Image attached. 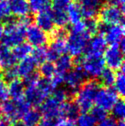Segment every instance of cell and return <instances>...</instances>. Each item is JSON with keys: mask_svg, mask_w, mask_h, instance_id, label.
Instances as JSON below:
<instances>
[{"mask_svg": "<svg viewBox=\"0 0 125 126\" xmlns=\"http://www.w3.org/2000/svg\"><path fill=\"white\" fill-rule=\"evenodd\" d=\"M30 11L37 13L43 10L50 8L52 0H28Z\"/></svg>", "mask_w": 125, "mask_h": 126, "instance_id": "obj_32", "label": "cell"}, {"mask_svg": "<svg viewBox=\"0 0 125 126\" xmlns=\"http://www.w3.org/2000/svg\"><path fill=\"white\" fill-rule=\"evenodd\" d=\"M25 39L27 40V43L33 47H45L49 41V36L47 33H45L35 24H30L27 27Z\"/></svg>", "mask_w": 125, "mask_h": 126, "instance_id": "obj_12", "label": "cell"}, {"mask_svg": "<svg viewBox=\"0 0 125 126\" xmlns=\"http://www.w3.org/2000/svg\"><path fill=\"white\" fill-rule=\"evenodd\" d=\"M57 125V119L55 118H41L39 126H56Z\"/></svg>", "mask_w": 125, "mask_h": 126, "instance_id": "obj_42", "label": "cell"}, {"mask_svg": "<svg viewBox=\"0 0 125 126\" xmlns=\"http://www.w3.org/2000/svg\"><path fill=\"white\" fill-rule=\"evenodd\" d=\"M116 126H125L124 119H123V120H118V122H117V125H116Z\"/></svg>", "mask_w": 125, "mask_h": 126, "instance_id": "obj_49", "label": "cell"}, {"mask_svg": "<svg viewBox=\"0 0 125 126\" xmlns=\"http://www.w3.org/2000/svg\"><path fill=\"white\" fill-rule=\"evenodd\" d=\"M0 126H10L9 125V122H7L6 120L0 118Z\"/></svg>", "mask_w": 125, "mask_h": 126, "instance_id": "obj_48", "label": "cell"}, {"mask_svg": "<svg viewBox=\"0 0 125 126\" xmlns=\"http://www.w3.org/2000/svg\"><path fill=\"white\" fill-rule=\"evenodd\" d=\"M11 50L15 59L17 61H20V60L30 56L32 50H33V47H31L27 42H22V43L14 47Z\"/></svg>", "mask_w": 125, "mask_h": 126, "instance_id": "obj_27", "label": "cell"}, {"mask_svg": "<svg viewBox=\"0 0 125 126\" xmlns=\"http://www.w3.org/2000/svg\"><path fill=\"white\" fill-rule=\"evenodd\" d=\"M76 58H78V60L74 61V64L81 66L87 77H90L92 79L98 78L104 69L105 68L103 56L85 55V57L83 58L79 57Z\"/></svg>", "mask_w": 125, "mask_h": 126, "instance_id": "obj_6", "label": "cell"}, {"mask_svg": "<svg viewBox=\"0 0 125 126\" xmlns=\"http://www.w3.org/2000/svg\"><path fill=\"white\" fill-rule=\"evenodd\" d=\"M11 126H25L22 121H21L20 119L19 120H15L14 122H11Z\"/></svg>", "mask_w": 125, "mask_h": 126, "instance_id": "obj_45", "label": "cell"}, {"mask_svg": "<svg viewBox=\"0 0 125 126\" xmlns=\"http://www.w3.org/2000/svg\"><path fill=\"white\" fill-rule=\"evenodd\" d=\"M107 1L112 2V3H117V4L121 5V6H124L125 0H107Z\"/></svg>", "mask_w": 125, "mask_h": 126, "instance_id": "obj_46", "label": "cell"}, {"mask_svg": "<svg viewBox=\"0 0 125 126\" xmlns=\"http://www.w3.org/2000/svg\"><path fill=\"white\" fill-rule=\"evenodd\" d=\"M99 84L104 86L105 88H110L113 86L114 81L116 79V73L113 70L109 68H105L101 74L98 76Z\"/></svg>", "mask_w": 125, "mask_h": 126, "instance_id": "obj_28", "label": "cell"}, {"mask_svg": "<svg viewBox=\"0 0 125 126\" xmlns=\"http://www.w3.org/2000/svg\"><path fill=\"white\" fill-rule=\"evenodd\" d=\"M100 84L95 80L86 81L75 92V101L82 112H87L94 106Z\"/></svg>", "mask_w": 125, "mask_h": 126, "instance_id": "obj_3", "label": "cell"}, {"mask_svg": "<svg viewBox=\"0 0 125 126\" xmlns=\"http://www.w3.org/2000/svg\"><path fill=\"white\" fill-rule=\"evenodd\" d=\"M37 66L38 65L36 64V63L32 58L31 56H28L23 59L20 60L18 64L15 65L18 77L24 78L25 76H28L29 74L36 71L35 70H36Z\"/></svg>", "mask_w": 125, "mask_h": 126, "instance_id": "obj_21", "label": "cell"}, {"mask_svg": "<svg viewBox=\"0 0 125 126\" xmlns=\"http://www.w3.org/2000/svg\"><path fill=\"white\" fill-rule=\"evenodd\" d=\"M80 7L84 19L95 18L104 4V0H80Z\"/></svg>", "mask_w": 125, "mask_h": 126, "instance_id": "obj_17", "label": "cell"}, {"mask_svg": "<svg viewBox=\"0 0 125 126\" xmlns=\"http://www.w3.org/2000/svg\"><path fill=\"white\" fill-rule=\"evenodd\" d=\"M119 99L118 94L116 92L113 88H100L95 97L94 103L96 106L110 111L115 102Z\"/></svg>", "mask_w": 125, "mask_h": 126, "instance_id": "obj_11", "label": "cell"}, {"mask_svg": "<svg viewBox=\"0 0 125 126\" xmlns=\"http://www.w3.org/2000/svg\"><path fill=\"white\" fill-rule=\"evenodd\" d=\"M90 114L92 115V117L94 118V120L96 122H100L103 119H105L106 117H108L107 114V111L103 108L99 107V106H93L92 109L90 110Z\"/></svg>", "mask_w": 125, "mask_h": 126, "instance_id": "obj_37", "label": "cell"}, {"mask_svg": "<svg viewBox=\"0 0 125 126\" xmlns=\"http://www.w3.org/2000/svg\"><path fill=\"white\" fill-rule=\"evenodd\" d=\"M39 78H40V75H39V73L37 71H34L33 72V73L29 74L28 76H25L24 78H22L23 79V84L25 87H28V86H31V85H33L36 83V81L39 80Z\"/></svg>", "mask_w": 125, "mask_h": 126, "instance_id": "obj_39", "label": "cell"}, {"mask_svg": "<svg viewBox=\"0 0 125 126\" xmlns=\"http://www.w3.org/2000/svg\"><path fill=\"white\" fill-rule=\"evenodd\" d=\"M50 80H51V82H52V84L54 88H59V87L62 86L63 84V82H64V75L59 74V73H56Z\"/></svg>", "mask_w": 125, "mask_h": 126, "instance_id": "obj_40", "label": "cell"}, {"mask_svg": "<svg viewBox=\"0 0 125 126\" xmlns=\"http://www.w3.org/2000/svg\"><path fill=\"white\" fill-rule=\"evenodd\" d=\"M114 89L116 90L118 95L124 97L125 93V76H124V66L118 70V73L116 74V79L114 81Z\"/></svg>", "mask_w": 125, "mask_h": 126, "instance_id": "obj_30", "label": "cell"}, {"mask_svg": "<svg viewBox=\"0 0 125 126\" xmlns=\"http://www.w3.org/2000/svg\"><path fill=\"white\" fill-rule=\"evenodd\" d=\"M107 42L103 34L95 33L89 39L87 48L84 53L91 56H103L105 49L107 48Z\"/></svg>", "mask_w": 125, "mask_h": 126, "instance_id": "obj_14", "label": "cell"}, {"mask_svg": "<svg viewBox=\"0 0 125 126\" xmlns=\"http://www.w3.org/2000/svg\"><path fill=\"white\" fill-rule=\"evenodd\" d=\"M3 29H4V27L2 24V22H0V42L2 41V39L3 36Z\"/></svg>", "mask_w": 125, "mask_h": 126, "instance_id": "obj_47", "label": "cell"}, {"mask_svg": "<svg viewBox=\"0 0 125 126\" xmlns=\"http://www.w3.org/2000/svg\"><path fill=\"white\" fill-rule=\"evenodd\" d=\"M36 85L45 94L46 97L50 96L54 89L53 86H52V82H51V80L48 79V78L40 77L38 81H36Z\"/></svg>", "mask_w": 125, "mask_h": 126, "instance_id": "obj_34", "label": "cell"}, {"mask_svg": "<svg viewBox=\"0 0 125 126\" xmlns=\"http://www.w3.org/2000/svg\"><path fill=\"white\" fill-rule=\"evenodd\" d=\"M7 91H8V96L11 100H19L24 97V91H25V86L22 80L16 79L8 82L7 86Z\"/></svg>", "mask_w": 125, "mask_h": 126, "instance_id": "obj_22", "label": "cell"}, {"mask_svg": "<svg viewBox=\"0 0 125 126\" xmlns=\"http://www.w3.org/2000/svg\"><path fill=\"white\" fill-rule=\"evenodd\" d=\"M80 114V109L75 102L64 101L60 106V117L69 119H75Z\"/></svg>", "mask_w": 125, "mask_h": 126, "instance_id": "obj_23", "label": "cell"}, {"mask_svg": "<svg viewBox=\"0 0 125 126\" xmlns=\"http://www.w3.org/2000/svg\"><path fill=\"white\" fill-rule=\"evenodd\" d=\"M116 125H117V122H116V120L113 118L106 117L105 119L98 122L97 126H116Z\"/></svg>", "mask_w": 125, "mask_h": 126, "instance_id": "obj_43", "label": "cell"}, {"mask_svg": "<svg viewBox=\"0 0 125 126\" xmlns=\"http://www.w3.org/2000/svg\"><path fill=\"white\" fill-rule=\"evenodd\" d=\"M69 0H52V10L54 23L57 28H64L69 23L67 18V8L69 4Z\"/></svg>", "mask_w": 125, "mask_h": 126, "instance_id": "obj_13", "label": "cell"}, {"mask_svg": "<svg viewBox=\"0 0 125 126\" xmlns=\"http://www.w3.org/2000/svg\"><path fill=\"white\" fill-rule=\"evenodd\" d=\"M9 98L8 91H7V86L3 81H0V102L7 100Z\"/></svg>", "mask_w": 125, "mask_h": 126, "instance_id": "obj_41", "label": "cell"}, {"mask_svg": "<svg viewBox=\"0 0 125 126\" xmlns=\"http://www.w3.org/2000/svg\"><path fill=\"white\" fill-rule=\"evenodd\" d=\"M31 17L29 16L19 18L18 20L7 21L6 25L3 26V36L2 44L10 48L22 43L25 40L26 28L31 24Z\"/></svg>", "mask_w": 125, "mask_h": 126, "instance_id": "obj_2", "label": "cell"}, {"mask_svg": "<svg viewBox=\"0 0 125 126\" xmlns=\"http://www.w3.org/2000/svg\"><path fill=\"white\" fill-rule=\"evenodd\" d=\"M51 33H52V41L48 48H46V57L47 61L55 62L59 57L67 52V32L64 28H55Z\"/></svg>", "mask_w": 125, "mask_h": 126, "instance_id": "obj_5", "label": "cell"}, {"mask_svg": "<svg viewBox=\"0 0 125 126\" xmlns=\"http://www.w3.org/2000/svg\"><path fill=\"white\" fill-rule=\"evenodd\" d=\"M35 14H36L34 17L35 25L44 30L45 33H52L55 29L56 26L54 23L53 16L51 8L45 9Z\"/></svg>", "mask_w": 125, "mask_h": 126, "instance_id": "obj_15", "label": "cell"}, {"mask_svg": "<svg viewBox=\"0 0 125 126\" xmlns=\"http://www.w3.org/2000/svg\"><path fill=\"white\" fill-rule=\"evenodd\" d=\"M31 108V106L23 98L19 100H7L2 101L0 105V114L2 118L7 122L19 120Z\"/></svg>", "mask_w": 125, "mask_h": 126, "instance_id": "obj_4", "label": "cell"}, {"mask_svg": "<svg viewBox=\"0 0 125 126\" xmlns=\"http://www.w3.org/2000/svg\"><path fill=\"white\" fill-rule=\"evenodd\" d=\"M69 1H77V0H69Z\"/></svg>", "mask_w": 125, "mask_h": 126, "instance_id": "obj_51", "label": "cell"}, {"mask_svg": "<svg viewBox=\"0 0 125 126\" xmlns=\"http://www.w3.org/2000/svg\"><path fill=\"white\" fill-rule=\"evenodd\" d=\"M87 80V76L79 65H75L69 72L64 74V84L66 85L69 92L75 94L81 86Z\"/></svg>", "mask_w": 125, "mask_h": 126, "instance_id": "obj_10", "label": "cell"}, {"mask_svg": "<svg viewBox=\"0 0 125 126\" xmlns=\"http://www.w3.org/2000/svg\"><path fill=\"white\" fill-rule=\"evenodd\" d=\"M56 73H57V71H56V67L53 62L45 61L42 63L41 64H40L39 75H40L42 77L51 79Z\"/></svg>", "mask_w": 125, "mask_h": 126, "instance_id": "obj_29", "label": "cell"}, {"mask_svg": "<svg viewBox=\"0 0 125 126\" xmlns=\"http://www.w3.org/2000/svg\"><path fill=\"white\" fill-rule=\"evenodd\" d=\"M7 3L10 15L15 16L18 18L29 15L30 8L28 0H7Z\"/></svg>", "mask_w": 125, "mask_h": 126, "instance_id": "obj_19", "label": "cell"}, {"mask_svg": "<svg viewBox=\"0 0 125 126\" xmlns=\"http://www.w3.org/2000/svg\"><path fill=\"white\" fill-rule=\"evenodd\" d=\"M75 125L76 126H96L97 122L88 112H82L79 114L76 118Z\"/></svg>", "mask_w": 125, "mask_h": 126, "instance_id": "obj_35", "label": "cell"}, {"mask_svg": "<svg viewBox=\"0 0 125 126\" xmlns=\"http://www.w3.org/2000/svg\"><path fill=\"white\" fill-rule=\"evenodd\" d=\"M17 77H18V75H17L15 65L7 69V70H4V72H3V80H4L6 82H10V81L16 79Z\"/></svg>", "mask_w": 125, "mask_h": 126, "instance_id": "obj_38", "label": "cell"}, {"mask_svg": "<svg viewBox=\"0 0 125 126\" xmlns=\"http://www.w3.org/2000/svg\"><path fill=\"white\" fill-rule=\"evenodd\" d=\"M56 126H76V125H75V122L74 120L69 119V118H62L58 121H57Z\"/></svg>", "mask_w": 125, "mask_h": 126, "instance_id": "obj_44", "label": "cell"}, {"mask_svg": "<svg viewBox=\"0 0 125 126\" xmlns=\"http://www.w3.org/2000/svg\"><path fill=\"white\" fill-rule=\"evenodd\" d=\"M55 67L57 73L59 74H66L67 72L69 71L74 67V60L71 56L69 54H63L60 56L55 61Z\"/></svg>", "mask_w": 125, "mask_h": 126, "instance_id": "obj_24", "label": "cell"}, {"mask_svg": "<svg viewBox=\"0 0 125 126\" xmlns=\"http://www.w3.org/2000/svg\"><path fill=\"white\" fill-rule=\"evenodd\" d=\"M34 62L36 63L37 65L41 64L42 63L47 61V57H46V48L45 47H35L34 49L32 50L31 55Z\"/></svg>", "mask_w": 125, "mask_h": 126, "instance_id": "obj_33", "label": "cell"}, {"mask_svg": "<svg viewBox=\"0 0 125 126\" xmlns=\"http://www.w3.org/2000/svg\"><path fill=\"white\" fill-rule=\"evenodd\" d=\"M98 33L103 34L107 44H110V46L118 45L123 40H124V24L105 25L99 22Z\"/></svg>", "mask_w": 125, "mask_h": 126, "instance_id": "obj_8", "label": "cell"}, {"mask_svg": "<svg viewBox=\"0 0 125 126\" xmlns=\"http://www.w3.org/2000/svg\"><path fill=\"white\" fill-rule=\"evenodd\" d=\"M41 118L42 115L40 111L30 108L22 117V121L25 126H38Z\"/></svg>", "mask_w": 125, "mask_h": 126, "instance_id": "obj_26", "label": "cell"}, {"mask_svg": "<svg viewBox=\"0 0 125 126\" xmlns=\"http://www.w3.org/2000/svg\"><path fill=\"white\" fill-rule=\"evenodd\" d=\"M98 16H99L100 23L105 25L123 24L124 20V6L110 2L106 4H103Z\"/></svg>", "mask_w": 125, "mask_h": 126, "instance_id": "obj_7", "label": "cell"}, {"mask_svg": "<svg viewBox=\"0 0 125 126\" xmlns=\"http://www.w3.org/2000/svg\"><path fill=\"white\" fill-rule=\"evenodd\" d=\"M46 98L45 94L37 87L36 83L25 87L24 99L30 104L31 106H40Z\"/></svg>", "mask_w": 125, "mask_h": 126, "instance_id": "obj_18", "label": "cell"}, {"mask_svg": "<svg viewBox=\"0 0 125 126\" xmlns=\"http://www.w3.org/2000/svg\"><path fill=\"white\" fill-rule=\"evenodd\" d=\"M3 81V71H2V70L0 69V81Z\"/></svg>", "mask_w": 125, "mask_h": 126, "instance_id": "obj_50", "label": "cell"}, {"mask_svg": "<svg viewBox=\"0 0 125 126\" xmlns=\"http://www.w3.org/2000/svg\"><path fill=\"white\" fill-rule=\"evenodd\" d=\"M124 50L118 45H111L104 52V60L109 69L118 70L124 66Z\"/></svg>", "mask_w": 125, "mask_h": 126, "instance_id": "obj_9", "label": "cell"}, {"mask_svg": "<svg viewBox=\"0 0 125 126\" xmlns=\"http://www.w3.org/2000/svg\"><path fill=\"white\" fill-rule=\"evenodd\" d=\"M67 18L69 23L75 24L83 19L80 4L77 3H69L67 8Z\"/></svg>", "mask_w": 125, "mask_h": 126, "instance_id": "obj_25", "label": "cell"}, {"mask_svg": "<svg viewBox=\"0 0 125 126\" xmlns=\"http://www.w3.org/2000/svg\"><path fill=\"white\" fill-rule=\"evenodd\" d=\"M17 60L15 59L11 48L1 44L0 45V69L7 70L15 65Z\"/></svg>", "mask_w": 125, "mask_h": 126, "instance_id": "obj_20", "label": "cell"}, {"mask_svg": "<svg viewBox=\"0 0 125 126\" xmlns=\"http://www.w3.org/2000/svg\"><path fill=\"white\" fill-rule=\"evenodd\" d=\"M91 35L86 29L83 20L72 24L69 33L66 36V50L72 58L82 57L85 52Z\"/></svg>", "mask_w": 125, "mask_h": 126, "instance_id": "obj_1", "label": "cell"}, {"mask_svg": "<svg viewBox=\"0 0 125 126\" xmlns=\"http://www.w3.org/2000/svg\"><path fill=\"white\" fill-rule=\"evenodd\" d=\"M59 103L52 96H48L40 105V113L45 118H55L60 117V106Z\"/></svg>", "mask_w": 125, "mask_h": 126, "instance_id": "obj_16", "label": "cell"}, {"mask_svg": "<svg viewBox=\"0 0 125 126\" xmlns=\"http://www.w3.org/2000/svg\"><path fill=\"white\" fill-rule=\"evenodd\" d=\"M111 115L114 119L117 120H123L125 116V104L124 100L122 98L118 99L113 105L111 109Z\"/></svg>", "mask_w": 125, "mask_h": 126, "instance_id": "obj_31", "label": "cell"}, {"mask_svg": "<svg viewBox=\"0 0 125 126\" xmlns=\"http://www.w3.org/2000/svg\"><path fill=\"white\" fill-rule=\"evenodd\" d=\"M69 95V92L68 91V89L63 88H56L53 89L51 96L53 97L55 100H57L59 103H63L64 101L68 100Z\"/></svg>", "mask_w": 125, "mask_h": 126, "instance_id": "obj_36", "label": "cell"}]
</instances>
